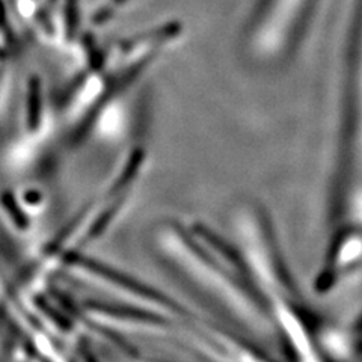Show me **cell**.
Wrapping results in <instances>:
<instances>
[{"instance_id":"obj_1","label":"cell","mask_w":362,"mask_h":362,"mask_svg":"<svg viewBox=\"0 0 362 362\" xmlns=\"http://www.w3.org/2000/svg\"><path fill=\"white\" fill-rule=\"evenodd\" d=\"M156 240L165 263L239 327L266 339L278 335L269 303L249 275L239 249L197 225H162Z\"/></svg>"},{"instance_id":"obj_2","label":"cell","mask_w":362,"mask_h":362,"mask_svg":"<svg viewBox=\"0 0 362 362\" xmlns=\"http://www.w3.org/2000/svg\"><path fill=\"white\" fill-rule=\"evenodd\" d=\"M235 234L237 249L270 311L279 305H296V287L264 213L254 206L240 209L235 216Z\"/></svg>"},{"instance_id":"obj_4","label":"cell","mask_w":362,"mask_h":362,"mask_svg":"<svg viewBox=\"0 0 362 362\" xmlns=\"http://www.w3.org/2000/svg\"><path fill=\"white\" fill-rule=\"evenodd\" d=\"M362 259V237L358 234H343L335 242L327 263L319 281L323 288H329L334 282Z\"/></svg>"},{"instance_id":"obj_3","label":"cell","mask_w":362,"mask_h":362,"mask_svg":"<svg viewBox=\"0 0 362 362\" xmlns=\"http://www.w3.org/2000/svg\"><path fill=\"white\" fill-rule=\"evenodd\" d=\"M74 262L81 267L93 272V274L112 282L113 286L119 287L121 290L127 291L129 294H133L136 299L141 300V303L145 308L165 314L168 317H171V319H174L175 315H183V308H181L175 300L168 298L166 294L158 293L154 288H150L148 286L142 284L139 281L121 274L118 270H113L106 264H101L100 262H95V259L85 258V257H74Z\"/></svg>"},{"instance_id":"obj_5","label":"cell","mask_w":362,"mask_h":362,"mask_svg":"<svg viewBox=\"0 0 362 362\" xmlns=\"http://www.w3.org/2000/svg\"><path fill=\"white\" fill-rule=\"evenodd\" d=\"M40 122V88L32 82L29 88V127L35 129Z\"/></svg>"}]
</instances>
